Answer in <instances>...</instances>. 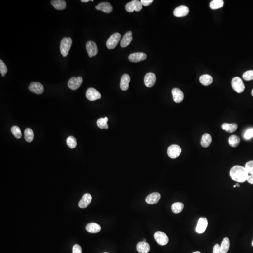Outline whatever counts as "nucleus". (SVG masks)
I'll list each match as a JSON object with an SVG mask.
<instances>
[{
  "mask_svg": "<svg viewBox=\"0 0 253 253\" xmlns=\"http://www.w3.org/2000/svg\"><path fill=\"white\" fill-rule=\"evenodd\" d=\"M230 176L234 181L242 183L247 180L249 175L245 167L235 166L231 169Z\"/></svg>",
  "mask_w": 253,
  "mask_h": 253,
  "instance_id": "obj_1",
  "label": "nucleus"
},
{
  "mask_svg": "<svg viewBox=\"0 0 253 253\" xmlns=\"http://www.w3.org/2000/svg\"><path fill=\"white\" fill-rule=\"evenodd\" d=\"M72 41L70 38H64L62 40L60 45V50L64 57L67 56L72 45Z\"/></svg>",
  "mask_w": 253,
  "mask_h": 253,
  "instance_id": "obj_2",
  "label": "nucleus"
},
{
  "mask_svg": "<svg viewBox=\"0 0 253 253\" xmlns=\"http://www.w3.org/2000/svg\"><path fill=\"white\" fill-rule=\"evenodd\" d=\"M232 87L238 93H242L245 90V85L242 80L239 77H235L232 80Z\"/></svg>",
  "mask_w": 253,
  "mask_h": 253,
  "instance_id": "obj_3",
  "label": "nucleus"
},
{
  "mask_svg": "<svg viewBox=\"0 0 253 253\" xmlns=\"http://www.w3.org/2000/svg\"><path fill=\"white\" fill-rule=\"evenodd\" d=\"M121 39V35L120 33H114L113 35L110 36V38L108 39L106 42V46L109 49H115L118 43Z\"/></svg>",
  "mask_w": 253,
  "mask_h": 253,
  "instance_id": "obj_4",
  "label": "nucleus"
},
{
  "mask_svg": "<svg viewBox=\"0 0 253 253\" xmlns=\"http://www.w3.org/2000/svg\"><path fill=\"white\" fill-rule=\"evenodd\" d=\"M142 6L141 1L138 0H133L126 4L125 8L129 12H133L134 11L139 12L142 9Z\"/></svg>",
  "mask_w": 253,
  "mask_h": 253,
  "instance_id": "obj_5",
  "label": "nucleus"
},
{
  "mask_svg": "<svg viewBox=\"0 0 253 253\" xmlns=\"http://www.w3.org/2000/svg\"><path fill=\"white\" fill-rule=\"evenodd\" d=\"M181 149L180 146L176 144H173L169 146L167 149L168 155L170 158L175 159L180 155Z\"/></svg>",
  "mask_w": 253,
  "mask_h": 253,
  "instance_id": "obj_6",
  "label": "nucleus"
},
{
  "mask_svg": "<svg viewBox=\"0 0 253 253\" xmlns=\"http://www.w3.org/2000/svg\"><path fill=\"white\" fill-rule=\"evenodd\" d=\"M82 81L83 79L81 77H72L68 81V88L72 90H76L80 87Z\"/></svg>",
  "mask_w": 253,
  "mask_h": 253,
  "instance_id": "obj_7",
  "label": "nucleus"
},
{
  "mask_svg": "<svg viewBox=\"0 0 253 253\" xmlns=\"http://www.w3.org/2000/svg\"><path fill=\"white\" fill-rule=\"evenodd\" d=\"M154 236L157 242L160 245H166L168 243V237L166 233L162 232H157L155 233Z\"/></svg>",
  "mask_w": 253,
  "mask_h": 253,
  "instance_id": "obj_8",
  "label": "nucleus"
},
{
  "mask_svg": "<svg viewBox=\"0 0 253 253\" xmlns=\"http://www.w3.org/2000/svg\"><path fill=\"white\" fill-rule=\"evenodd\" d=\"M86 49L90 57L96 56L98 54V49L97 44L92 41H89L87 42Z\"/></svg>",
  "mask_w": 253,
  "mask_h": 253,
  "instance_id": "obj_9",
  "label": "nucleus"
},
{
  "mask_svg": "<svg viewBox=\"0 0 253 253\" xmlns=\"http://www.w3.org/2000/svg\"><path fill=\"white\" fill-rule=\"evenodd\" d=\"M86 97L90 101H94L101 98V93L93 88L88 89L86 92Z\"/></svg>",
  "mask_w": 253,
  "mask_h": 253,
  "instance_id": "obj_10",
  "label": "nucleus"
},
{
  "mask_svg": "<svg viewBox=\"0 0 253 253\" xmlns=\"http://www.w3.org/2000/svg\"><path fill=\"white\" fill-rule=\"evenodd\" d=\"M147 58V55L144 53L137 52L131 54L129 56V59L130 62L133 63H138L145 60Z\"/></svg>",
  "mask_w": 253,
  "mask_h": 253,
  "instance_id": "obj_11",
  "label": "nucleus"
},
{
  "mask_svg": "<svg viewBox=\"0 0 253 253\" xmlns=\"http://www.w3.org/2000/svg\"><path fill=\"white\" fill-rule=\"evenodd\" d=\"M29 89L33 93L40 94L44 91V87L41 83L39 82H32L30 84Z\"/></svg>",
  "mask_w": 253,
  "mask_h": 253,
  "instance_id": "obj_12",
  "label": "nucleus"
},
{
  "mask_svg": "<svg viewBox=\"0 0 253 253\" xmlns=\"http://www.w3.org/2000/svg\"><path fill=\"white\" fill-rule=\"evenodd\" d=\"M156 81V77L154 73L149 72L144 77V84L147 87H152L154 85Z\"/></svg>",
  "mask_w": 253,
  "mask_h": 253,
  "instance_id": "obj_13",
  "label": "nucleus"
},
{
  "mask_svg": "<svg viewBox=\"0 0 253 253\" xmlns=\"http://www.w3.org/2000/svg\"><path fill=\"white\" fill-rule=\"evenodd\" d=\"M189 9L187 6L181 5L177 7L174 11V14L176 17H184L188 14Z\"/></svg>",
  "mask_w": 253,
  "mask_h": 253,
  "instance_id": "obj_14",
  "label": "nucleus"
},
{
  "mask_svg": "<svg viewBox=\"0 0 253 253\" xmlns=\"http://www.w3.org/2000/svg\"><path fill=\"white\" fill-rule=\"evenodd\" d=\"M208 226V220L206 218L202 217L198 220L196 227L197 233H202L204 232Z\"/></svg>",
  "mask_w": 253,
  "mask_h": 253,
  "instance_id": "obj_15",
  "label": "nucleus"
},
{
  "mask_svg": "<svg viewBox=\"0 0 253 253\" xmlns=\"http://www.w3.org/2000/svg\"><path fill=\"white\" fill-rule=\"evenodd\" d=\"M92 196L90 194H85L79 202L78 205L82 208H86L91 203Z\"/></svg>",
  "mask_w": 253,
  "mask_h": 253,
  "instance_id": "obj_16",
  "label": "nucleus"
},
{
  "mask_svg": "<svg viewBox=\"0 0 253 253\" xmlns=\"http://www.w3.org/2000/svg\"><path fill=\"white\" fill-rule=\"evenodd\" d=\"M95 8L98 11H102L106 13H110L113 11V7L108 2H102L95 6Z\"/></svg>",
  "mask_w": 253,
  "mask_h": 253,
  "instance_id": "obj_17",
  "label": "nucleus"
},
{
  "mask_svg": "<svg viewBox=\"0 0 253 253\" xmlns=\"http://www.w3.org/2000/svg\"><path fill=\"white\" fill-rule=\"evenodd\" d=\"M172 94L174 101L176 103H180L183 101L184 94L182 91L178 88H174L172 90Z\"/></svg>",
  "mask_w": 253,
  "mask_h": 253,
  "instance_id": "obj_18",
  "label": "nucleus"
},
{
  "mask_svg": "<svg viewBox=\"0 0 253 253\" xmlns=\"http://www.w3.org/2000/svg\"><path fill=\"white\" fill-rule=\"evenodd\" d=\"M161 195L160 194L157 192H154L149 194L145 199V201L147 204H154L158 203L160 200Z\"/></svg>",
  "mask_w": 253,
  "mask_h": 253,
  "instance_id": "obj_19",
  "label": "nucleus"
},
{
  "mask_svg": "<svg viewBox=\"0 0 253 253\" xmlns=\"http://www.w3.org/2000/svg\"><path fill=\"white\" fill-rule=\"evenodd\" d=\"M130 82V77L128 74H124L121 77L120 80V87L121 89L124 91L128 90L129 87V83Z\"/></svg>",
  "mask_w": 253,
  "mask_h": 253,
  "instance_id": "obj_20",
  "label": "nucleus"
},
{
  "mask_svg": "<svg viewBox=\"0 0 253 253\" xmlns=\"http://www.w3.org/2000/svg\"><path fill=\"white\" fill-rule=\"evenodd\" d=\"M132 39L133 38L132 32L130 31H128L123 36L120 42V46L122 48H126L130 44L132 41Z\"/></svg>",
  "mask_w": 253,
  "mask_h": 253,
  "instance_id": "obj_21",
  "label": "nucleus"
},
{
  "mask_svg": "<svg viewBox=\"0 0 253 253\" xmlns=\"http://www.w3.org/2000/svg\"><path fill=\"white\" fill-rule=\"evenodd\" d=\"M137 249L140 253H148L150 250V246L146 242H140L137 244Z\"/></svg>",
  "mask_w": 253,
  "mask_h": 253,
  "instance_id": "obj_22",
  "label": "nucleus"
},
{
  "mask_svg": "<svg viewBox=\"0 0 253 253\" xmlns=\"http://www.w3.org/2000/svg\"><path fill=\"white\" fill-rule=\"evenodd\" d=\"M86 230L90 233H98L101 230L100 225L95 223H91L87 224L86 227Z\"/></svg>",
  "mask_w": 253,
  "mask_h": 253,
  "instance_id": "obj_23",
  "label": "nucleus"
},
{
  "mask_svg": "<svg viewBox=\"0 0 253 253\" xmlns=\"http://www.w3.org/2000/svg\"><path fill=\"white\" fill-rule=\"evenodd\" d=\"M238 125L236 123H223L221 126L222 129L229 133H233L238 129Z\"/></svg>",
  "mask_w": 253,
  "mask_h": 253,
  "instance_id": "obj_24",
  "label": "nucleus"
},
{
  "mask_svg": "<svg viewBox=\"0 0 253 253\" xmlns=\"http://www.w3.org/2000/svg\"><path fill=\"white\" fill-rule=\"evenodd\" d=\"M51 3L57 10H64L66 7V2L64 0H53L51 1Z\"/></svg>",
  "mask_w": 253,
  "mask_h": 253,
  "instance_id": "obj_25",
  "label": "nucleus"
},
{
  "mask_svg": "<svg viewBox=\"0 0 253 253\" xmlns=\"http://www.w3.org/2000/svg\"><path fill=\"white\" fill-rule=\"evenodd\" d=\"M212 138L209 134L205 133L202 136L201 140V145L204 148H207L212 143Z\"/></svg>",
  "mask_w": 253,
  "mask_h": 253,
  "instance_id": "obj_26",
  "label": "nucleus"
},
{
  "mask_svg": "<svg viewBox=\"0 0 253 253\" xmlns=\"http://www.w3.org/2000/svg\"><path fill=\"white\" fill-rule=\"evenodd\" d=\"M230 241L227 237L224 238L220 246L221 253H227L229 249Z\"/></svg>",
  "mask_w": 253,
  "mask_h": 253,
  "instance_id": "obj_27",
  "label": "nucleus"
},
{
  "mask_svg": "<svg viewBox=\"0 0 253 253\" xmlns=\"http://www.w3.org/2000/svg\"><path fill=\"white\" fill-rule=\"evenodd\" d=\"M200 81L204 86H209L213 82V78L212 76L208 75H202L200 77Z\"/></svg>",
  "mask_w": 253,
  "mask_h": 253,
  "instance_id": "obj_28",
  "label": "nucleus"
},
{
  "mask_svg": "<svg viewBox=\"0 0 253 253\" xmlns=\"http://www.w3.org/2000/svg\"><path fill=\"white\" fill-rule=\"evenodd\" d=\"M184 208V204L180 202L174 203L172 206V209L175 214H178L181 213Z\"/></svg>",
  "mask_w": 253,
  "mask_h": 253,
  "instance_id": "obj_29",
  "label": "nucleus"
},
{
  "mask_svg": "<svg viewBox=\"0 0 253 253\" xmlns=\"http://www.w3.org/2000/svg\"><path fill=\"white\" fill-rule=\"evenodd\" d=\"M240 142H241V140H240V138L236 135H232L229 138V143L232 147H237L240 144Z\"/></svg>",
  "mask_w": 253,
  "mask_h": 253,
  "instance_id": "obj_30",
  "label": "nucleus"
},
{
  "mask_svg": "<svg viewBox=\"0 0 253 253\" xmlns=\"http://www.w3.org/2000/svg\"><path fill=\"white\" fill-rule=\"evenodd\" d=\"M224 2L223 0H213L210 3V7L213 10L220 9L224 6Z\"/></svg>",
  "mask_w": 253,
  "mask_h": 253,
  "instance_id": "obj_31",
  "label": "nucleus"
},
{
  "mask_svg": "<svg viewBox=\"0 0 253 253\" xmlns=\"http://www.w3.org/2000/svg\"><path fill=\"white\" fill-rule=\"evenodd\" d=\"M108 120V118L106 117L101 118L97 120V125L101 129H107L108 128V126L107 125Z\"/></svg>",
  "mask_w": 253,
  "mask_h": 253,
  "instance_id": "obj_32",
  "label": "nucleus"
},
{
  "mask_svg": "<svg viewBox=\"0 0 253 253\" xmlns=\"http://www.w3.org/2000/svg\"><path fill=\"white\" fill-rule=\"evenodd\" d=\"M25 139L27 142H31L34 138V133L32 129L27 128L25 130Z\"/></svg>",
  "mask_w": 253,
  "mask_h": 253,
  "instance_id": "obj_33",
  "label": "nucleus"
},
{
  "mask_svg": "<svg viewBox=\"0 0 253 253\" xmlns=\"http://www.w3.org/2000/svg\"><path fill=\"white\" fill-rule=\"evenodd\" d=\"M66 143L68 146L71 149H74L77 145L76 139L73 136L68 137L67 139Z\"/></svg>",
  "mask_w": 253,
  "mask_h": 253,
  "instance_id": "obj_34",
  "label": "nucleus"
},
{
  "mask_svg": "<svg viewBox=\"0 0 253 253\" xmlns=\"http://www.w3.org/2000/svg\"><path fill=\"white\" fill-rule=\"evenodd\" d=\"M11 132L16 138L20 139L22 137L21 130L18 126H14L12 127Z\"/></svg>",
  "mask_w": 253,
  "mask_h": 253,
  "instance_id": "obj_35",
  "label": "nucleus"
},
{
  "mask_svg": "<svg viewBox=\"0 0 253 253\" xmlns=\"http://www.w3.org/2000/svg\"><path fill=\"white\" fill-rule=\"evenodd\" d=\"M243 78L246 81H250L253 80V70H248L244 73Z\"/></svg>",
  "mask_w": 253,
  "mask_h": 253,
  "instance_id": "obj_36",
  "label": "nucleus"
},
{
  "mask_svg": "<svg viewBox=\"0 0 253 253\" xmlns=\"http://www.w3.org/2000/svg\"><path fill=\"white\" fill-rule=\"evenodd\" d=\"M246 169L248 174L253 175V160L248 161L245 165Z\"/></svg>",
  "mask_w": 253,
  "mask_h": 253,
  "instance_id": "obj_37",
  "label": "nucleus"
},
{
  "mask_svg": "<svg viewBox=\"0 0 253 253\" xmlns=\"http://www.w3.org/2000/svg\"><path fill=\"white\" fill-rule=\"evenodd\" d=\"M8 71L7 67L2 60H0V72L2 77H4Z\"/></svg>",
  "mask_w": 253,
  "mask_h": 253,
  "instance_id": "obj_38",
  "label": "nucleus"
},
{
  "mask_svg": "<svg viewBox=\"0 0 253 253\" xmlns=\"http://www.w3.org/2000/svg\"><path fill=\"white\" fill-rule=\"evenodd\" d=\"M246 140L250 139V138L253 137V129H250L246 130V132L245 133L244 136Z\"/></svg>",
  "mask_w": 253,
  "mask_h": 253,
  "instance_id": "obj_39",
  "label": "nucleus"
},
{
  "mask_svg": "<svg viewBox=\"0 0 253 253\" xmlns=\"http://www.w3.org/2000/svg\"><path fill=\"white\" fill-rule=\"evenodd\" d=\"M82 250L80 246L78 244H75L72 248V253H82Z\"/></svg>",
  "mask_w": 253,
  "mask_h": 253,
  "instance_id": "obj_40",
  "label": "nucleus"
},
{
  "mask_svg": "<svg viewBox=\"0 0 253 253\" xmlns=\"http://www.w3.org/2000/svg\"><path fill=\"white\" fill-rule=\"evenodd\" d=\"M141 2L143 6H147L152 4L153 2V0H141Z\"/></svg>",
  "mask_w": 253,
  "mask_h": 253,
  "instance_id": "obj_41",
  "label": "nucleus"
},
{
  "mask_svg": "<svg viewBox=\"0 0 253 253\" xmlns=\"http://www.w3.org/2000/svg\"><path fill=\"white\" fill-rule=\"evenodd\" d=\"M213 253H221L220 246L218 244L215 245L213 249Z\"/></svg>",
  "mask_w": 253,
  "mask_h": 253,
  "instance_id": "obj_42",
  "label": "nucleus"
},
{
  "mask_svg": "<svg viewBox=\"0 0 253 253\" xmlns=\"http://www.w3.org/2000/svg\"><path fill=\"white\" fill-rule=\"evenodd\" d=\"M247 181L250 184H253V175H250L247 178Z\"/></svg>",
  "mask_w": 253,
  "mask_h": 253,
  "instance_id": "obj_43",
  "label": "nucleus"
},
{
  "mask_svg": "<svg viewBox=\"0 0 253 253\" xmlns=\"http://www.w3.org/2000/svg\"><path fill=\"white\" fill-rule=\"evenodd\" d=\"M81 1L82 2H89L90 1L89 0H81Z\"/></svg>",
  "mask_w": 253,
  "mask_h": 253,
  "instance_id": "obj_44",
  "label": "nucleus"
},
{
  "mask_svg": "<svg viewBox=\"0 0 253 253\" xmlns=\"http://www.w3.org/2000/svg\"><path fill=\"white\" fill-rule=\"evenodd\" d=\"M236 187H240V185H239V183H237V184H236Z\"/></svg>",
  "mask_w": 253,
  "mask_h": 253,
  "instance_id": "obj_45",
  "label": "nucleus"
},
{
  "mask_svg": "<svg viewBox=\"0 0 253 253\" xmlns=\"http://www.w3.org/2000/svg\"><path fill=\"white\" fill-rule=\"evenodd\" d=\"M193 253H201V252H199V251H196V252H193Z\"/></svg>",
  "mask_w": 253,
  "mask_h": 253,
  "instance_id": "obj_46",
  "label": "nucleus"
},
{
  "mask_svg": "<svg viewBox=\"0 0 253 253\" xmlns=\"http://www.w3.org/2000/svg\"><path fill=\"white\" fill-rule=\"evenodd\" d=\"M251 94H252V96H253V89L252 90V92H251Z\"/></svg>",
  "mask_w": 253,
  "mask_h": 253,
  "instance_id": "obj_47",
  "label": "nucleus"
},
{
  "mask_svg": "<svg viewBox=\"0 0 253 253\" xmlns=\"http://www.w3.org/2000/svg\"><path fill=\"white\" fill-rule=\"evenodd\" d=\"M143 241L146 242V240H145V239H144V240H143Z\"/></svg>",
  "mask_w": 253,
  "mask_h": 253,
  "instance_id": "obj_48",
  "label": "nucleus"
},
{
  "mask_svg": "<svg viewBox=\"0 0 253 253\" xmlns=\"http://www.w3.org/2000/svg\"><path fill=\"white\" fill-rule=\"evenodd\" d=\"M236 185H234V186H233V188H236Z\"/></svg>",
  "mask_w": 253,
  "mask_h": 253,
  "instance_id": "obj_49",
  "label": "nucleus"
},
{
  "mask_svg": "<svg viewBox=\"0 0 253 253\" xmlns=\"http://www.w3.org/2000/svg\"><path fill=\"white\" fill-rule=\"evenodd\" d=\"M252 246H253V241H252Z\"/></svg>",
  "mask_w": 253,
  "mask_h": 253,
  "instance_id": "obj_50",
  "label": "nucleus"
},
{
  "mask_svg": "<svg viewBox=\"0 0 253 253\" xmlns=\"http://www.w3.org/2000/svg\"></svg>",
  "mask_w": 253,
  "mask_h": 253,
  "instance_id": "obj_51",
  "label": "nucleus"
}]
</instances>
